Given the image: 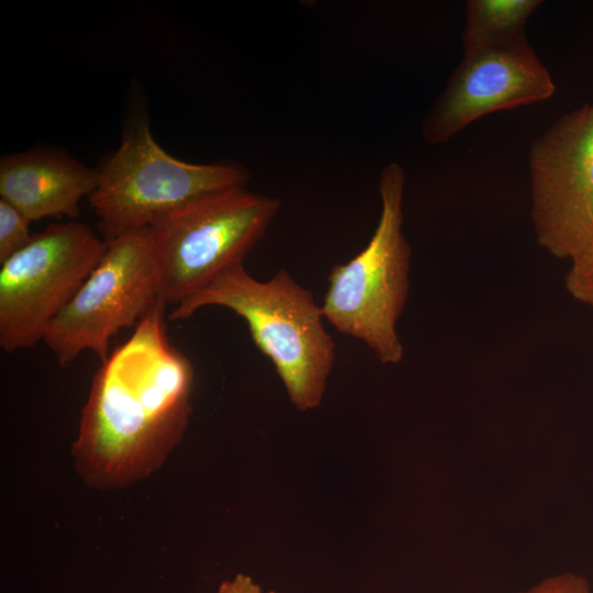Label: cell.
<instances>
[{"label": "cell", "instance_id": "1", "mask_svg": "<svg viewBox=\"0 0 593 593\" xmlns=\"http://www.w3.org/2000/svg\"><path fill=\"white\" fill-rule=\"evenodd\" d=\"M166 307L159 299L93 376L72 446L76 469L91 486L146 478L187 428L194 370L167 337Z\"/></svg>", "mask_w": 593, "mask_h": 593}, {"label": "cell", "instance_id": "2", "mask_svg": "<svg viewBox=\"0 0 593 593\" xmlns=\"http://www.w3.org/2000/svg\"><path fill=\"white\" fill-rule=\"evenodd\" d=\"M205 306L226 307L245 321L299 411L321 404L336 345L324 325L322 306L287 270L259 281L243 262L235 264L174 306L167 318L184 321Z\"/></svg>", "mask_w": 593, "mask_h": 593}, {"label": "cell", "instance_id": "3", "mask_svg": "<svg viewBox=\"0 0 593 593\" xmlns=\"http://www.w3.org/2000/svg\"><path fill=\"white\" fill-rule=\"evenodd\" d=\"M405 172L398 163L379 178L381 213L367 246L327 276L322 310L339 333L362 342L382 363L404 357L396 323L410 287L411 247L403 233Z\"/></svg>", "mask_w": 593, "mask_h": 593}, {"label": "cell", "instance_id": "4", "mask_svg": "<svg viewBox=\"0 0 593 593\" xmlns=\"http://www.w3.org/2000/svg\"><path fill=\"white\" fill-rule=\"evenodd\" d=\"M280 208L279 199L243 187L201 197L156 220L150 228L160 298L176 306L243 262Z\"/></svg>", "mask_w": 593, "mask_h": 593}, {"label": "cell", "instance_id": "5", "mask_svg": "<svg viewBox=\"0 0 593 593\" xmlns=\"http://www.w3.org/2000/svg\"><path fill=\"white\" fill-rule=\"evenodd\" d=\"M99 171L90 194L104 240L152 224L201 197L246 187L239 163L192 164L179 160L154 139L146 122L126 135Z\"/></svg>", "mask_w": 593, "mask_h": 593}, {"label": "cell", "instance_id": "6", "mask_svg": "<svg viewBox=\"0 0 593 593\" xmlns=\"http://www.w3.org/2000/svg\"><path fill=\"white\" fill-rule=\"evenodd\" d=\"M161 299L150 227L107 240L105 250L76 295L52 322L44 343L61 367L90 350L104 361L111 339L136 326Z\"/></svg>", "mask_w": 593, "mask_h": 593}, {"label": "cell", "instance_id": "7", "mask_svg": "<svg viewBox=\"0 0 593 593\" xmlns=\"http://www.w3.org/2000/svg\"><path fill=\"white\" fill-rule=\"evenodd\" d=\"M105 246L83 223H56L0 264V346L4 351L30 349L44 340Z\"/></svg>", "mask_w": 593, "mask_h": 593}, {"label": "cell", "instance_id": "8", "mask_svg": "<svg viewBox=\"0 0 593 593\" xmlns=\"http://www.w3.org/2000/svg\"><path fill=\"white\" fill-rule=\"evenodd\" d=\"M529 175L537 243L574 259L593 238V102L564 113L534 141Z\"/></svg>", "mask_w": 593, "mask_h": 593}, {"label": "cell", "instance_id": "9", "mask_svg": "<svg viewBox=\"0 0 593 593\" xmlns=\"http://www.w3.org/2000/svg\"><path fill=\"white\" fill-rule=\"evenodd\" d=\"M555 91L527 36L489 46L462 55L428 110L422 135L430 145L443 144L486 114L545 101Z\"/></svg>", "mask_w": 593, "mask_h": 593}, {"label": "cell", "instance_id": "10", "mask_svg": "<svg viewBox=\"0 0 593 593\" xmlns=\"http://www.w3.org/2000/svg\"><path fill=\"white\" fill-rule=\"evenodd\" d=\"M99 171L57 152L8 154L0 160V199L30 222L48 216L76 219L79 203L90 197Z\"/></svg>", "mask_w": 593, "mask_h": 593}, {"label": "cell", "instance_id": "11", "mask_svg": "<svg viewBox=\"0 0 593 593\" xmlns=\"http://www.w3.org/2000/svg\"><path fill=\"white\" fill-rule=\"evenodd\" d=\"M540 0H469L462 30V55L526 37L529 16Z\"/></svg>", "mask_w": 593, "mask_h": 593}, {"label": "cell", "instance_id": "12", "mask_svg": "<svg viewBox=\"0 0 593 593\" xmlns=\"http://www.w3.org/2000/svg\"><path fill=\"white\" fill-rule=\"evenodd\" d=\"M30 221L13 205L0 199V264L29 244Z\"/></svg>", "mask_w": 593, "mask_h": 593}, {"label": "cell", "instance_id": "13", "mask_svg": "<svg viewBox=\"0 0 593 593\" xmlns=\"http://www.w3.org/2000/svg\"><path fill=\"white\" fill-rule=\"evenodd\" d=\"M566 287L574 299L593 306V238L583 251L571 260Z\"/></svg>", "mask_w": 593, "mask_h": 593}, {"label": "cell", "instance_id": "14", "mask_svg": "<svg viewBox=\"0 0 593 593\" xmlns=\"http://www.w3.org/2000/svg\"><path fill=\"white\" fill-rule=\"evenodd\" d=\"M516 593H592L586 578L574 572L547 577L526 590Z\"/></svg>", "mask_w": 593, "mask_h": 593}, {"label": "cell", "instance_id": "15", "mask_svg": "<svg viewBox=\"0 0 593 593\" xmlns=\"http://www.w3.org/2000/svg\"><path fill=\"white\" fill-rule=\"evenodd\" d=\"M216 593H265L253 579L245 574H237L232 580L223 581ZM275 593V592H266Z\"/></svg>", "mask_w": 593, "mask_h": 593}]
</instances>
